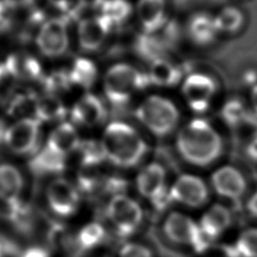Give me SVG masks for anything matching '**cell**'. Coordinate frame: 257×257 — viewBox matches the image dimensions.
Segmentation results:
<instances>
[{
    "label": "cell",
    "mask_w": 257,
    "mask_h": 257,
    "mask_svg": "<svg viewBox=\"0 0 257 257\" xmlns=\"http://www.w3.org/2000/svg\"><path fill=\"white\" fill-rule=\"evenodd\" d=\"M19 257H50L48 251L38 245H32L20 252Z\"/></svg>",
    "instance_id": "cell-35"
},
{
    "label": "cell",
    "mask_w": 257,
    "mask_h": 257,
    "mask_svg": "<svg viewBox=\"0 0 257 257\" xmlns=\"http://www.w3.org/2000/svg\"><path fill=\"white\" fill-rule=\"evenodd\" d=\"M136 189L157 210L166 209L173 202L166 184L165 168L159 163H150L139 171Z\"/></svg>",
    "instance_id": "cell-6"
},
{
    "label": "cell",
    "mask_w": 257,
    "mask_h": 257,
    "mask_svg": "<svg viewBox=\"0 0 257 257\" xmlns=\"http://www.w3.org/2000/svg\"><path fill=\"white\" fill-rule=\"evenodd\" d=\"M163 233L173 243L194 248L200 233L198 222L189 215L173 211L169 213L163 223Z\"/></svg>",
    "instance_id": "cell-11"
},
{
    "label": "cell",
    "mask_w": 257,
    "mask_h": 257,
    "mask_svg": "<svg viewBox=\"0 0 257 257\" xmlns=\"http://www.w3.org/2000/svg\"><path fill=\"white\" fill-rule=\"evenodd\" d=\"M169 189L172 201L188 208H200L209 200L207 184L193 174L180 175Z\"/></svg>",
    "instance_id": "cell-9"
},
{
    "label": "cell",
    "mask_w": 257,
    "mask_h": 257,
    "mask_svg": "<svg viewBox=\"0 0 257 257\" xmlns=\"http://www.w3.org/2000/svg\"><path fill=\"white\" fill-rule=\"evenodd\" d=\"M65 159L66 157L55 153L45 146L40 151H36L29 165L36 174H58L65 168Z\"/></svg>",
    "instance_id": "cell-21"
},
{
    "label": "cell",
    "mask_w": 257,
    "mask_h": 257,
    "mask_svg": "<svg viewBox=\"0 0 257 257\" xmlns=\"http://www.w3.org/2000/svg\"><path fill=\"white\" fill-rule=\"evenodd\" d=\"M24 185L21 172L11 164L0 165V200L8 206L20 200Z\"/></svg>",
    "instance_id": "cell-19"
},
{
    "label": "cell",
    "mask_w": 257,
    "mask_h": 257,
    "mask_svg": "<svg viewBox=\"0 0 257 257\" xmlns=\"http://www.w3.org/2000/svg\"><path fill=\"white\" fill-rule=\"evenodd\" d=\"M243 114L244 108L242 103H240L239 101L228 102L223 109V115L228 122H238Z\"/></svg>",
    "instance_id": "cell-33"
},
{
    "label": "cell",
    "mask_w": 257,
    "mask_h": 257,
    "mask_svg": "<svg viewBox=\"0 0 257 257\" xmlns=\"http://www.w3.org/2000/svg\"><path fill=\"white\" fill-rule=\"evenodd\" d=\"M215 21L219 32H234L243 22V14L235 7H225L216 16Z\"/></svg>",
    "instance_id": "cell-30"
},
{
    "label": "cell",
    "mask_w": 257,
    "mask_h": 257,
    "mask_svg": "<svg viewBox=\"0 0 257 257\" xmlns=\"http://www.w3.org/2000/svg\"><path fill=\"white\" fill-rule=\"evenodd\" d=\"M40 137V121L35 117L17 119L5 131L4 142L16 155L36 153Z\"/></svg>",
    "instance_id": "cell-8"
},
{
    "label": "cell",
    "mask_w": 257,
    "mask_h": 257,
    "mask_svg": "<svg viewBox=\"0 0 257 257\" xmlns=\"http://www.w3.org/2000/svg\"><path fill=\"white\" fill-rule=\"evenodd\" d=\"M34 0H4L6 4H8L12 8L16 7H24L30 5Z\"/></svg>",
    "instance_id": "cell-39"
},
{
    "label": "cell",
    "mask_w": 257,
    "mask_h": 257,
    "mask_svg": "<svg viewBox=\"0 0 257 257\" xmlns=\"http://www.w3.org/2000/svg\"><path fill=\"white\" fill-rule=\"evenodd\" d=\"M250 99H251V103H252V106H253L255 112H257V83H255L254 86L252 87Z\"/></svg>",
    "instance_id": "cell-40"
},
{
    "label": "cell",
    "mask_w": 257,
    "mask_h": 257,
    "mask_svg": "<svg viewBox=\"0 0 257 257\" xmlns=\"http://www.w3.org/2000/svg\"><path fill=\"white\" fill-rule=\"evenodd\" d=\"M110 28V25L100 15L82 19L77 28L80 47L86 51L97 49L104 41Z\"/></svg>",
    "instance_id": "cell-15"
},
{
    "label": "cell",
    "mask_w": 257,
    "mask_h": 257,
    "mask_svg": "<svg viewBox=\"0 0 257 257\" xmlns=\"http://www.w3.org/2000/svg\"><path fill=\"white\" fill-rule=\"evenodd\" d=\"M105 107L101 100L91 93L78 98L70 110L72 120L87 127L99 124L105 118Z\"/></svg>",
    "instance_id": "cell-14"
},
{
    "label": "cell",
    "mask_w": 257,
    "mask_h": 257,
    "mask_svg": "<svg viewBox=\"0 0 257 257\" xmlns=\"http://www.w3.org/2000/svg\"><path fill=\"white\" fill-rule=\"evenodd\" d=\"M37 98L31 92L15 96L9 105V113L18 119L34 117Z\"/></svg>",
    "instance_id": "cell-29"
},
{
    "label": "cell",
    "mask_w": 257,
    "mask_h": 257,
    "mask_svg": "<svg viewBox=\"0 0 257 257\" xmlns=\"http://www.w3.org/2000/svg\"><path fill=\"white\" fill-rule=\"evenodd\" d=\"M176 147L186 162L204 167L219 158L222 152V140L210 122L196 118L179 131Z\"/></svg>",
    "instance_id": "cell-1"
},
{
    "label": "cell",
    "mask_w": 257,
    "mask_h": 257,
    "mask_svg": "<svg viewBox=\"0 0 257 257\" xmlns=\"http://www.w3.org/2000/svg\"><path fill=\"white\" fill-rule=\"evenodd\" d=\"M247 210L250 215L257 219V192L253 193L247 201Z\"/></svg>",
    "instance_id": "cell-36"
},
{
    "label": "cell",
    "mask_w": 257,
    "mask_h": 257,
    "mask_svg": "<svg viewBox=\"0 0 257 257\" xmlns=\"http://www.w3.org/2000/svg\"><path fill=\"white\" fill-rule=\"evenodd\" d=\"M230 211L220 204H215L207 209L198 221L200 231L213 242L230 227Z\"/></svg>",
    "instance_id": "cell-16"
},
{
    "label": "cell",
    "mask_w": 257,
    "mask_h": 257,
    "mask_svg": "<svg viewBox=\"0 0 257 257\" xmlns=\"http://www.w3.org/2000/svg\"><path fill=\"white\" fill-rule=\"evenodd\" d=\"M46 86L50 93L53 94L55 91H59L62 89H65L69 84H71L68 72L65 71H58L52 73L46 80Z\"/></svg>",
    "instance_id": "cell-32"
},
{
    "label": "cell",
    "mask_w": 257,
    "mask_h": 257,
    "mask_svg": "<svg viewBox=\"0 0 257 257\" xmlns=\"http://www.w3.org/2000/svg\"><path fill=\"white\" fill-rule=\"evenodd\" d=\"M45 200L49 210L54 215L68 218L77 212L81 195L75 184L59 177L53 179L47 185Z\"/></svg>",
    "instance_id": "cell-7"
},
{
    "label": "cell",
    "mask_w": 257,
    "mask_h": 257,
    "mask_svg": "<svg viewBox=\"0 0 257 257\" xmlns=\"http://www.w3.org/2000/svg\"><path fill=\"white\" fill-rule=\"evenodd\" d=\"M66 115V107L59 97L48 93L37 98L34 117L41 121L60 120Z\"/></svg>",
    "instance_id": "cell-23"
},
{
    "label": "cell",
    "mask_w": 257,
    "mask_h": 257,
    "mask_svg": "<svg viewBox=\"0 0 257 257\" xmlns=\"http://www.w3.org/2000/svg\"><path fill=\"white\" fill-rule=\"evenodd\" d=\"M136 116L152 134L165 137L171 134L179 121V110L169 98L151 95L136 109Z\"/></svg>",
    "instance_id": "cell-4"
},
{
    "label": "cell",
    "mask_w": 257,
    "mask_h": 257,
    "mask_svg": "<svg viewBox=\"0 0 257 257\" xmlns=\"http://www.w3.org/2000/svg\"><path fill=\"white\" fill-rule=\"evenodd\" d=\"M105 213L115 233L124 238L137 231L144 218L141 205L125 193L111 196Z\"/></svg>",
    "instance_id": "cell-5"
},
{
    "label": "cell",
    "mask_w": 257,
    "mask_h": 257,
    "mask_svg": "<svg viewBox=\"0 0 257 257\" xmlns=\"http://www.w3.org/2000/svg\"><path fill=\"white\" fill-rule=\"evenodd\" d=\"M188 32L191 39L198 44L212 42L219 33L215 16L203 12L193 15L188 23Z\"/></svg>",
    "instance_id": "cell-20"
},
{
    "label": "cell",
    "mask_w": 257,
    "mask_h": 257,
    "mask_svg": "<svg viewBox=\"0 0 257 257\" xmlns=\"http://www.w3.org/2000/svg\"><path fill=\"white\" fill-rule=\"evenodd\" d=\"M149 83L147 74L130 64L117 63L106 70L103 77V90L110 102L122 104Z\"/></svg>",
    "instance_id": "cell-3"
},
{
    "label": "cell",
    "mask_w": 257,
    "mask_h": 257,
    "mask_svg": "<svg viewBox=\"0 0 257 257\" xmlns=\"http://www.w3.org/2000/svg\"><path fill=\"white\" fill-rule=\"evenodd\" d=\"M100 143L106 160L119 168L137 166L148 151L146 142L138 132L122 121L109 122Z\"/></svg>",
    "instance_id": "cell-2"
},
{
    "label": "cell",
    "mask_w": 257,
    "mask_h": 257,
    "mask_svg": "<svg viewBox=\"0 0 257 257\" xmlns=\"http://www.w3.org/2000/svg\"><path fill=\"white\" fill-rule=\"evenodd\" d=\"M215 193L228 200L240 199L246 190V181L241 172L232 166H222L211 176Z\"/></svg>",
    "instance_id": "cell-13"
},
{
    "label": "cell",
    "mask_w": 257,
    "mask_h": 257,
    "mask_svg": "<svg viewBox=\"0 0 257 257\" xmlns=\"http://www.w3.org/2000/svg\"><path fill=\"white\" fill-rule=\"evenodd\" d=\"M231 251V257H257V228L244 230Z\"/></svg>",
    "instance_id": "cell-27"
},
{
    "label": "cell",
    "mask_w": 257,
    "mask_h": 257,
    "mask_svg": "<svg viewBox=\"0 0 257 257\" xmlns=\"http://www.w3.org/2000/svg\"><path fill=\"white\" fill-rule=\"evenodd\" d=\"M247 152H248V155L249 157L254 160V161H257V138H254L249 146H248V149H247Z\"/></svg>",
    "instance_id": "cell-38"
},
{
    "label": "cell",
    "mask_w": 257,
    "mask_h": 257,
    "mask_svg": "<svg viewBox=\"0 0 257 257\" xmlns=\"http://www.w3.org/2000/svg\"><path fill=\"white\" fill-rule=\"evenodd\" d=\"M149 81L158 86H173L181 79V70L169 60L159 58L152 61L147 74Z\"/></svg>",
    "instance_id": "cell-22"
},
{
    "label": "cell",
    "mask_w": 257,
    "mask_h": 257,
    "mask_svg": "<svg viewBox=\"0 0 257 257\" xmlns=\"http://www.w3.org/2000/svg\"><path fill=\"white\" fill-rule=\"evenodd\" d=\"M77 2L79 7L93 9V8H99L103 0H77Z\"/></svg>",
    "instance_id": "cell-37"
},
{
    "label": "cell",
    "mask_w": 257,
    "mask_h": 257,
    "mask_svg": "<svg viewBox=\"0 0 257 257\" xmlns=\"http://www.w3.org/2000/svg\"><path fill=\"white\" fill-rule=\"evenodd\" d=\"M81 140L70 122H61L54 127L47 139L46 146L64 157L77 151Z\"/></svg>",
    "instance_id": "cell-18"
},
{
    "label": "cell",
    "mask_w": 257,
    "mask_h": 257,
    "mask_svg": "<svg viewBox=\"0 0 257 257\" xmlns=\"http://www.w3.org/2000/svg\"><path fill=\"white\" fill-rule=\"evenodd\" d=\"M52 6L67 13H74L79 7L77 0H48Z\"/></svg>",
    "instance_id": "cell-34"
},
{
    "label": "cell",
    "mask_w": 257,
    "mask_h": 257,
    "mask_svg": "<svg viewBox=\"0 0 257 257\" xmlns=\"http://www.w3.org/2000/svg\"><path fill=\"white\" fill-rule=\"evenodd\" d=\"M80 154V159L83 167L95 168L97 165L106 160L101 143L94 140L81 141L77 149Z\"/></svg>",
    "instance_id": "cell-28"
},
{
    "label": "cell",
    "mask_w": 257,
    "mask_h": 257,
    "mask_svg": "<svg viewBox=\"0 0 257 257\" xmlns=\"http://www.w3.org/2000/svg\"><path fill=\"white\" fill-rule=\"evenodd\" d=\"M67 21L63 17L46 20L36 36V44L40 52L47 57H58L68 47Z\"/></svg>",
    "instance_id": "cell-10"
},
{
    "label": "cell",
    "mask_w": 257,
    "mask_h": 257,
    "mask_svg": "<svg viewBox=\"0 0 257 257\" xmlns=\"http://www.w3.org/2000/svg\"><path fill=\"white\" fill-rule=\"evenodd\" d=\"M216 90L215 81L207 74L192 73L182 84V93L188 105L196 112L205 111Z\"/></svg>",
    "instance_id": "cell-12"
},
{
    "label": "cell",
    "mask_w": 257,
    "mask_h": 257,
    "mask_svg": "<svg viewBox=\"0 0 257 257\" xmlns=\"http://www.w3.org/2000/svg\"><path fill=\"white\" fill-rule=\"evenodd\" d=\"M99 8L100 16L110 27L123 23L132 13V5L127 0H103Z\"/></svg>",
    "instance_id": "cell-26"
},
{
    "label": "cell",
    "mask_w": 257,
    "mask_h": 257,
    "mask_svg": "<svg viewBox=\"0 0 257 257\" xmlns=\"http://www.w3.org/2000/svg\"><path fill=\"white\" fill-rule=\"evenodd\" d=\"M117 257H154V253L143 243L126 242L119 248Z\"/></svg>",
    "instance_id": "cell-31"
},
{
    "label": "cell",
    "mask_w": 257,
    "mask_h": 257,
    "mask_svg": "<svg viewBox=\"0 0 257 257\" xmlns=\"http://www.w3.org/2000/svg\"><path fill=\"white\" fill-rule=\"evenodd\" d=\"M68 76L71 84L82 88H89L96 80L97 69L95 64L88 58L78 57L74 60Z\"/></svg>",
    "instance_id": "cell-25"
},
{
    "label": "cell",
    "mask_w": 257,
    "mask_h": 257,
    "mask_svg": "<svg viewBox=\"0 0 257 257\" xmlns=\"http://www.w3.org/2000/svg\"><path fill=\"white\" fill-rule=\"evenodd\" d=\"M106 231L103 225L97 221H90L79 228L76 233V246L83 251L98 247L105 239Z\"/></svg>",
    "instance_id": "cell-24"
},
{
    "label": "cell",
    "mask_w": 257,
    "mask_h": 257,
    "mask_svg": "<svg viewBox=\"0 0 257 257\" xmlns=\"http://www.w3.org/2000/svg\"><path fill=\"white\" fill-rule=\"evenodd\" d=\"M137 15L146 33L159 30L167 22L165 0H139Z\"/></svg>",
    "instance_id": "cell-17"
}]
</instances>
